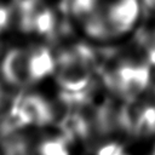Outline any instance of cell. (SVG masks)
Masks as SVG:
<instances>
[{
  "mask_svg": "<svg viewBox=\"0 0 155 155\" xmlns=\"http://www.w3.org/2000/svg\"><path fill=\"white\" fill-rule=\"evenodd\" d=\"M65 18L90 44L115 46L130 40L143 21L142 0H63Z\"/></svg>",
  "mask_w": 155,
  "mask_h": 155,
  "instance_id": "6da1fadb",
  "label": "cell"
},
{
  "mask_svg": "<svg viewBox=\"0 0 155 155\" xmlns=\"http://www.w3.org/2000/svg\"><path fill=\"white\" fill-rule=\"evenodd\" d=\"M54 51L44 41L28 38L2 48L0 80L15 92H21L52 80Z\"/></svg>",
  "mask_w": 155,
  "mask_h": 155,
  "instance_id": "7a4b0ae2",
  "label": "cell"
},
{
  "mask_svg": "<svg viewBox=\"0 0 155 155\" xmlns=\"http://www.w3.org/2000/svg\"><path fill=\"white\" fill-rule=\"evenodd\" d=\"M0 143L2 155H74L71 138L61 126H10Z\"/></svg>",
  "mask_w": 155,
  "mask_h": 155,
  "instance_id": "3957f363",
  "label": "cell"
},
{
  "mask_svg": "<svg viewBox=\"0 0 155 155\" xmlns=\"http://www.w3.org/2000/svg\"><path fill=\"white\" fill-rule=\"evenodd\" d=\"M15 22V13L4 2H0V39Z\"/></svg>",
  "mask_w": 155,
  "mask_h": 155,
  "instance_id": "277c9868",
  "label": "cell"
},
{
  "mask_svg": "<svg viewBox=\"0 0 155 155\" xmlns=\"http://www.w3.org/2000/svg\"><path fill=\"white\" fill-rule=\"evenodd\" d=\"M0 155H2V151H1V143H0Z\"/></svg>",
  "mask_w": 155,
  "mask_h": 155,
  "instance_id": "5b68a950",
  "label": "cell"
}]
</instances>
